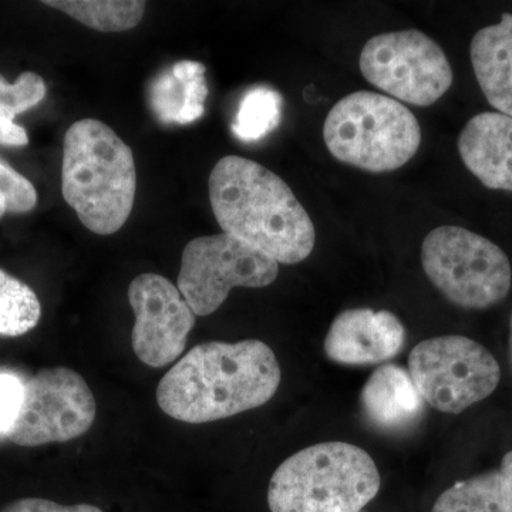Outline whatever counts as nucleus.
<instances>
[{"label":"nucleus","mask_w":512,"mask_h":512,"mask_svg":"<svg viewBox=\"0 0 512 512\" xmlns=\"http://www.w3.org/2000/svg\"><path fill=\"white\" fill-rule=\"evenodd\" d=\"M281 379L274 350L261 340L201 343L165 373L157 403L171 419L211 423L264 406Z\"/></svg>","instance_id":"obj_1"},{"label":"nucleus","mask_w":512,"mask_h":512,"mask_svg":"<svg viewBox=\"0 0 512 512\" xmlns=\"http://www.w3.org/2000/svg\"><path fill=\"white\" fill-rule=\"evenodd\" d=\"M208 188L224 234L278 264H299L312 254L316 231L311 217L289 185L264 165L238 156L221 158Z\"/></svg>","instance_id":"obj_2"},{"label":"nucleus","mask_w":512,"mask_h":512,"mask_svg":"<svg viewBox=\"0 0 512 512\" xmlns=\"http://www.w3.org/2000/svg\"><path fill=\"white\" fill-rule=\"evenodd\" d=\"M133 151L103 121H76L64 134L62 192L80 222L97 235L116 234L133 211Z\"/></svg>","instance_id":"obj_3"},{"label":"nucleus","mask_w":512,"mask_h":512,"mask_svg":"<svg viewBox=\"0 0 512 512\" xmlns=\"http://www.w3.org/2000/svg\"><path fill=\"white\" fill-rule=\"evenodd\" d=\"M380 490V474L362 448L326 441L293 454L268 488L272 512H359Z\"/></svg>","instance_id":"obj_4"},{"label":"nucleus","mask_w":512,"mask_h":512,"mask_svg":"<svg viewBox=\"0 0 512 512\" xmlns=\"http://www.w3.org/2000/svg\"><path fill=\"white\" fill-rule=\"evenodd\" d=\"M323 140L340 163L369 173H390L416 156L421 128L412 111L396 99L356 92L329 111Z\"/></svg>","instance_id":"obj_5"},{"label":"nucleus","mask_w":512,"mask_h":512,"mask_svg":"<svg viewBox=\"0 0 512 512\" xmlns=\"http://www.w3.org/2000/svg\"><path fill=\"white\" fill-rule=\"evenodd\" d=\"M421 264L431 284L463 309L483 311L507 298L512 269L507 254L476 232L443 225L421 245Z\"/></svg>","instance_id":"obj_6"},{"label":"nucleus","mask_w":512,"mask_h":512,"mask_svg":"<svg viewBox=\"0 0 512 512\" xmlns=\"http://www.w3.org/2000/svg\"><path fill=\"white\" fill-rule=\"evenodd\" d=\"M409 373L424 402L460 414L497 389L501 369L490 350L466 336H439L414 346Z\"/></svg>","instance_id":"obj_7"},{"label":"nucleus","mask_w":512,"mask_h":512,"mask_svg":"<svg viewBox=\"0 0 512 512\" xmlns=\"http://www.w3.org/2000/svg\"><path fill=\"white\" fill-rule=\"evenodd\" d=\"M279 264L228 234L192 239L181 256L178 291L197 316H210L234 288H265L278 278Z\"/></svg>","instance_id":"obj_8"},{"label":"nucleus","mask_w":512,"mask_h":512,"mask_svg":"<svg viewBox=\"0 0 512 512\" xmlns=\"http://www.w3.org/2000/svg\"><path fill=\"white\" fill-rule=\"evenodd\" d=\"M360 70L377 89L419 107L439 101L454 79L444 50L413 29L372 37L360 53Z\"/></svg>","instance_id":"obj_9"},{"label":"nucleus","mask_w":512,"mask_h":512,"mask_svg":"<svg viewBox=\"0 0 512 512\" xmlns=\"http://www.w3.org/2000/svg\"><path fill=\"white\" fill-rule=\"evenodd\" d=\"M96 414L83 376L69 367H49L25 383L18 419L6 437L20 447L66 443L87 433Z\"/></svg>","instance_id":"obj_10"},{"label":"nucleus","mask_w":512,"mask_h":512,"mask_svg":"<svg viewBox=\"0 0 512 512\" xmlns=\"http://www.w3.org/2000/svg\"><path fill=\"white\" fill-rule=\"evenodd\" d=\"M127 295L136 319L131 343L138 360L153 369L170 365L184 352L197 315L161 275H138Z\"/></svg>","instance_id":"obj_11"},{"label":"nucleus","mask_w":512,"mask_h":512,"mask_svg":"<svg viewBox=\"0 0 512 512\" xmlns=\"http://www.w3.org/2000/svg\"><path fill=\"white\" fill-rule=\"evenodd\" d=\"M406 329L389 311L349 309L339 313L325 339L332 362L348 366L379 365L402 352Z\"/></svg>","instance_id":"obj_12"},{"label":"nucleus","mask_w":512,"mask_h":512,"mask_svg":"<svg viewBox=\"0 0 512 512\" xmlns=\"http://www.w3.org/2000/svg\"><path fill=\"white\" fill-rule=\"evenodd\" d=\"M457 147L481 184L512 192V117L494 111L477 114L464 126Z\"/></svg>","instance_id":"obj_13"},{"label":"nucleus","mask_w":512,"mask_h":512,"mask_svg":"<svg viewBox=\"0 0 512 512\" xmlns=\"http://www.w3.org/2000/svg\"><path fill=\"white\" fill-rule=\"evenodd\" d=\"M360 404L366 420L386 433L413 429L426 412V402L410 373L393 363L380 366L367 379Z\"/></svg>","instance_id":"obj_14"},{"label":"nucleus","mask_w":512,"mask_h":512,"mask_svg":"<svg viewBox=\"0 0 512 512\" xmlns=\"http://www.w3.org/2000/svg\"><path fill=\"white\" fill-rule=\"evenodd\" d=\"M471 64L481 92L498 113L512 117V15L478 30L471 40Z\"/></svg>","instance_id":"obj_15"},{"label":"nucleus","mask_w":512,"mask_h":512,"mask_svg":"<svg viewBox=\"0 0 512 512\" xmlns=\"http://www.w3.org/2000/svg\"><path fill=\"white\" fill-rule=\"evenodd\" d=\"M207 96L205 66L190 60L160 73L150 87L151 107L165 124H190L201 119Z\"/></svg>","instance_id":"obj_16"},{"label":"nucleus","mask_w":512,"mask_h":512,"mask_svg":"<svg viewBox=\"0 0 512 512\" xmlns=\"http://www.w3.org/2000/svg\"><path fill=\"white\" fill-rule=\"evenodd\" d=\"M43 5L66 13L97 32L119 33L138 26L147 3L138 0H46Z\"/></svg>","instance_id":"obj_17"},{"label":"nucleus","mask_w":512,"mask_h":512,"mask_svg":"<svg viewBox=\"0 0 512 512\" xmlns=\"http://www.w3.org/2000/svg\"><path fill=\"white\" fill-rule=\"evenodd\" d=\"M46 93L45 80L37 73H22L13 83L0 74V146H28V133L15 117L42 103Z\"/></svg>","instance_id":"obj_18"},{"label":"nucleus","mask_w":512,"mask_h":512,"mask_svg":"<svg viewBox=\"0 0 512 512\" xmlns=\"http://www.w3.org/2000/svg\"><path fill=\"white\" fill-rule=\"evenodd\" d=\"M431 512H505L500 471L458 481L437 498Z\"/></svg>","instance_id":"obj_19"},{"label":"nucleus","mask_w":512,"mask_h":512,"mask_svg":"<svg viewBox=\"0 0 512 512\" xmlns=\"http://www.w3.org/2000/svg\"><path fill=\"white\" fill-rule=\"evenodd\" d=\"M42 305L25 282L0 268V336L19 338L36 328Z\"/></svg>","instance_id":"obj_20"},{"label":"nucleus","mask_w":512,"mask_h":512,"mask_svg":"<svg viewBox=\"0 0 512 512\" xmlns=\"http://www.w3.org/2000/svg\"><path fill=\"white\" fill-rule=\"evenodd\" d=\"M282 96L271 87L249 90L239 103L232 133L244 143H254L268 136L282 120Z\"/></svg>","instance_id":"obj_21"},{"label":"nucleus","mask_w":512,"mask_h":512,"mask_svg":"<svg viewBox=\"0 0 512 512\" xmlns=\"http://www.w3.org/2000/svg\"><path fill=\"white\" fill-rule=\"evenodd\" d=\"M0 195L6 202L9 214H28L36 207L37 192L35 185L25 175L0 158Z\"/></svg>","instance_id":"obj_22"},{"label":"nucleus","mask_w":512,"mask_h":512,"mask_svg":"<svg viewBox=\"0 0 512 512\" xmlns=\"http://www.w3.org/2000/svg\"><path fill=\"white\" fill-rule=\"evenodd\" d=\"M25 383L12 373H0V436H8L22 407Z\"/></svg>","instance_id":"obj_23"},{"label":"nucleus","mask_w":512,"mask_h":512,"mask_svg":"<svg viewBox=\"0 0 512 512\" xmlns=\"http://www.w3.org/2000/svg\"><path fill=\"white\" fill-rule=\"evenodd\" d=\"M0 512H104L90 504L60 505L45 498H20L3 505Z\"/></svg>","instance_id":"obj_24"},{"label":"nucleus","mask_w":512,"mask_h":512,"mask_svg":"<svg viewBox=\"0 0 512 512\" xmlns=\"http://www.w3.org/2000/svg\"><path fill=\"white\" fill-rule=\"evenodd\" d=\"M505 512H512V451L505 454L500 470Z\"/></svg>","instance_id":"obj_25"},{"label":"nucleus","mask_w":512,"mask_h":512,"mask_svg":"<svg viewBox=\"0 0 512 512\" xmlns=\"http://www.w3.org/2000/svg\"><path fill=\"white\" fill-rule=\"evenodd\" d=\"M5 214H8V208H6V202L3 200L2 195H0V220H2Z\"/></svg>","instance_id":"obj_26"},{"label":"nucleus","mask_w":512,"mask_h":512,"mask_svg":"<svg viewBox=\"0 0 512 512\" xmlns=\"http://www.w3.org/2000/svg\"><path fill=\"white\" fill-rule=\"evenodd\" d=\"M510 362L512 367V313H511V323H510Z\"/></svg>","instance_id":"obj_27"}]
</instances>
